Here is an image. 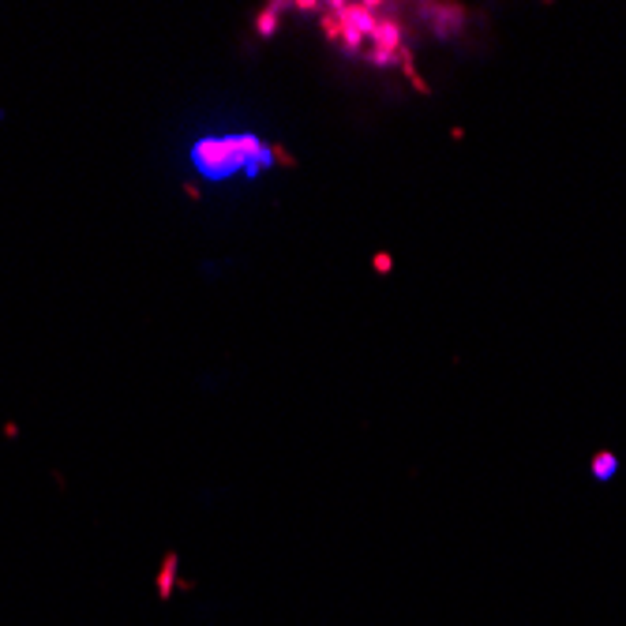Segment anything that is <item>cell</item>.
I'll use <instances>...</instances> for the list:
<instances>
[{"label":"cell","mask_w":626,"mask_h":626,"mask_svg":"<svg viewBox=\"0 0 626 626\" xmlns=\"http://www.w3.org/2000/svg\"><path fill=\"white\" fill-rule=\"evenodd\" d=\"M327 38L338 49L364 57L372 64H394L401 57V31L394 19L375 15L372 8H353V4H334L327 15Z\"/></svg>","instance_id":"6da1fadb"},{"label":"cell","mask_w":626,"mask_h":626,"mask_svg":"<svg viewBox=\"0 0 626 626\" xmlns=\"http://www.w3.org/2000/svg\"><path fill=\"white\" fill-rule=\"evenodd\" d=\"M615 473H619V458L615 454H596L593 458V476L596 480H611Z\"/></svg>","instance_id":"277c9868"},{"label":"cell","mask_w":626,"mask_h":626,"mask_svg":"<svg viewBox=\"0 0 626 626\" xmlns=\"http://www.w3.org/2000/svg\"><path fill=\"white\" fill-rule=\"evenodd\" d=\"M191 165L202 180H233V177H259L263 169L274 165V150L259 135H207L191 146Z\"/></svg>","instance_id":"7a4b0ae2"},{"label":"cell","mask_w":626,"mask_h":626,"mask_svg":"<svg viewBox=\"0 0 626 626\" xmlns=\"http://www.w3.org/2000/svg\"><path fill=\"white\" fill-rule=\"evenodd\" d=\"M420 19H424L439 38H450V34L462 26L465 15H462V8H435V4H428V8H420Z\"/></svg>","instance_id":"3957f363"}]
</instances>
